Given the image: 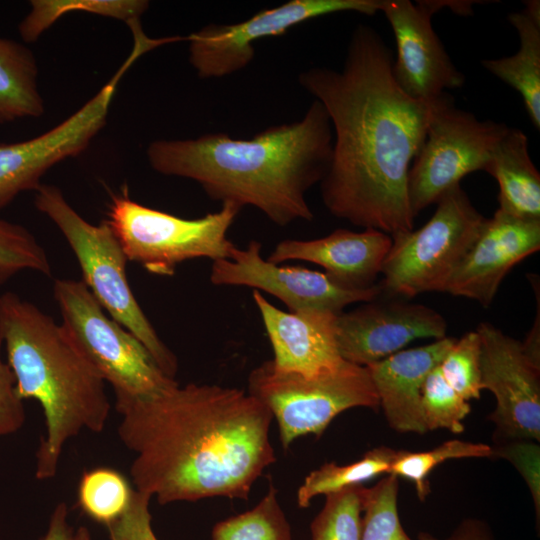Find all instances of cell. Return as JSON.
I'll use <instances>...</instances> for the list:
<instances>
[{
    "instance_id": "cell-38",
    "label": "cell",
    "mask_w": 540,
    "mask_h": 540,
    "mask_svg": "<svg viewBox=\"0 0 540 540\" xmlns=\"http://www.w3.org/2000/svg\"><path fill=\"white\" fill-rule=\"evenodd\" d=\"M447 540H492L485 528L480 522L465 521Z\"/></svg>"
},
{
    "instance_id": "cell-4",
    "label": "cell",
    "mask_w": 540,
    "mask_h": 540,
    "mask_svg": "<svg viewBox=\"0 0 540 540\" xmlns=\"http://www.w3.org/2000/svg\"><path fill=\"white\" fill-rule=\"evenodd\" d=\"M0 339L22 399L42 407L46 435L36 452L35 476H55L64 444L86 429L102 432L111 404L105 381L61 325L13 292L0 295Z\"/></svg>"
},
{
    "instance_id": "cell-22",
    "label": "cell",
    "mask_w": 540,
    "mask_h": 540,
    "mask_svg": "<svg viewBox=\"0 0 540 540\" xmlns=\"http://www.w3.org/2000/svg\"><path fill=\"white\" fill-rule=\"evenodd\" d=\"M519 37L518 51L509 57L482 60L492 75L514 88L522 97L527 114L540 129V2L526 1L521 11L508 15Z\"/></svg>"
},
{
    "instance_id": "cell-13",
    "label": "cell",
    "mask_w": 540,
    "mask_h": 540,
    "mask_svg": "<svg viewBox=\"0 0 540 540\" xmlns=\"http://www.w3.org/2000/svg\"><path fill=\"white\" fill-rule=\"evenodd\" d=\"M261 248L256 240H251L245 249L234 246L229 259L213 261L211 283L269 293L282 301L289 312L317 310L340 314L348 305L370 302L383 294L380 284L350 289L319 271L274 264L261 256Z\"/></svg>"
},
{
    "instance_id": "cell-3",
    "label": "cell",
    "mask_w": 540,
    "mask_h": 540,
    "mask_svg": "<svg viewBox=\"0 0 540 540\" xmlns=\"http://www.w3.org/2000/svg\"><path fill=\"white\" fill-rule=\"evenodd\" d=\"M333 147L329 116L317 100L304 117L269 127L251 139L209 133L194 139H160L147 148L150 166L188 178L213 200L252 206L279 226L311 221L308 190L326 175Z\"/></svg>"
},
{
    "instance_id": "cell-14",
    "label": "cell",
    "mask_w": 540,
    "mask_h": 540,
    "mask_svg": "<svg viewBox=\"0 0 540 540\" xmlns=\"http://www.w3.org/2000/svg\"><path fill=\"white\" fill-rule=\"evenodd\" d=\"M476 332L481 345V387L496 399L489 419L505 439H540V365L522 342L485 322Z\"/></svg>"
},
{
    "instance_id": "cell-18",
    "label": "cell",
    "mask_w": 540,
    "mask_h": 540,
    "mask_svg": "<svg viewBox=\"0 0 540 540\" xmlns=\"http://www.w3.org/2000/svg\"><path fill=\"white\" fill-rule=\"evenodd\" d=\"M252 297L273 348L274 368L311 377L332 371L345 361L336 343L338 314L317 310L285 312L257 290Z\"/></svg>"
},
{
    "instance_id": "cell-7",
    "label": "cell",
    "mask_w": 540,
    "mask_h": 540,
    "mask_svg": "<svg viewBox=\"0 0 540 540\" xmlns=\"http://www.w3.org/2000/svg\"><path fill=\"white\" fill-rule=\"evenodd\" d=\"M436 204L433 216L421 228L391 237L380 283L389 297L444 292L486 219L460 184L444 193Z\"/></svg>"
},
{
    "instance_id": "cell-29",
    "label": "cell",
    "mask_w": 540,
    "mask_h": 540,
    "mask_svg": "<svg viewBox=\"0 0 540 540\" xmlns=\"http://www.w3.org/2000/svg\"><path fill=\"white\" fill-rule=\"evenodd\" d=\"M366 488L354 485L329 493L311 523L312 540H361Z\"/></svg>"
},
{
    "instance_id": "cell-1",
    "label": "cell",
    "mask_w": 540,
    "mask_h": 540,
    "mask_svg": "<svg viewBox=\"0 0 540 540\" xmlns=\"http://www.w3.org/2000/svg\"><path fill=\"white\" fill-rule=\"evenodd\" d=\"M389 47L371 26L358 25L342 70L314 67L300 85L326 110L334 140L321 181L328 211L391 237L414 228L408 172L432 119L434 102L407 95L396 83Z\"/></svg>"
},
{
    "instance_id": "cell-23",
    "label": "cell",
    "mask_w": 540,
    "mask_h": 540,
    "mask_svg": "<svg viewBox=\"0 0 540 540\" xmlns=\"http://www.w3.org/2000/svg\"><path fill=\"white\" fill-rule=\"evenodd\" d=\"M44 111L35 56L25 45L0 37V124Z\"/></svg>"
},
{
    "instance_id": "cell-10",
    "label": "cell",
    "mask_w": 540,
    "mask_h": 540,
    "mask_svg": "<svg viewBox=\"0 0 540 540\" xmlns=\"http://www.w3.org/2000/svg\"><path fill=\"white\" fill-rule=\"evenodd\" d=\"M508 128L457 108L447 93L437 99L425 141L408 172L413 215L436 203L467 174L486 171Z\"/></svg>"
},
{
    "instance_id": "cell-37",
    "label": "cell",
    "mask_w": 540,
    "mask_h": 540,
    "mask_svg": "<svg viewBox=\"0 0 540 540\" xmlns=\"http://www.w3.org/2000/svg\"><path fill=\"white\" fill-rule=\"evenodd\" d=\"M73 530L68 524V508L64 502L54 508L48 529L40 540H71Z\"/></svg>"
},
{
    "instance_id": "cell-39",
    "label": "cell",
    "mask_w": 540,
    "mask_h": 540,
    "mask_svg": "<svg viewBox=\"0 0 540 540\" xmlns=\"http://www.w3.org/2000/svg\"><path fill=\"white\" fill-rule=\"evenodd\" d=\"M71 540H93V539L88 529L84 526H81L75 532H73Z\"/></svg>"
},
{
    "instance_id": "cell-21",
    "label": "cell",
    "mask_w": 540,
    "mask_h": 540,
    "mask_svg": "<svg viewBox=\"0 0 540 540\" xmlns=\"http://www.w3.org/2000/svg\"><path fill=\"white\" fill-rule=\"evenodd\" d=\"M485 172L498 182V209L521 219L540 220V174L522 130L508 128Z\"/></svg>"
},
{
    "instance_id": "cell-32",
    "label": "cell",
    "mask_w": 540,
    "mask_h": 540,
    "mask_svg": "<svg viewBox=\"0 0 540 540\" xmlns=\"http://www.w3.org/2000/svg\"><path fill=\"white\" fill-rule=\"evenodd\" d=\"M26 269L49 276L45 250L25 227L0 219V286Z\"/></svg>"
},
{
    "instance_id": "cell-9",
    "label": "cell",
    "mask_w": 540,
    "mask_h": 540,
    "mask_svg": "<svg viewBox=\"0 0 540 540\" xmlns=\"http://www.w3.org/2000/svg\"><path fill=\"white\" fill-rule=\"evenodd\" d=\"M53 293L67 336L115 396L150 395L176 383L134 335L105 314L82 281L57 279Z\"/></svg>"
},
{
    "instance_id": "cell-27",
    "label": "cell",
    "mask_w": 540,
    "mask_h": 540,
    "mask_svg": "<svg viewBox=\"0 0 540 540\" xmlns=\"http://www.w3.org/2000/svg\"><path fill=\"white\" fill-rule=\"evenodd\" d=\"M213 540H292L290 526L272 483L263 499L251 510L218 522Z\"/></svg>"
},
{
    "instance_id": "cell-35",
    "label": "cell",
    "mask_w": 540,
    "mask_h": 540,
    "mask_svg": "<svg viewBox=\"0 0 540 540\" xmlns=\"http://www.w3.org/2000/svg\"><path fill=\"white\" fill-rule=\"evenodd\" d=\"M0 339V437L17 432L25 422L23 400L16 392V378L1 358Z\"/></svg>"
},
{
    "instance_id": "cell-12",
    "label": "cell",
    "mask_w": 540,
    "mask_h": 540,
    "mask_svg": "<svg viewBox=\"0 0 540 540\" xmlns=\"http://www.w3.org/2000/svg\"><path fill=\"white\" fill-rule=\"evenodd\" d=\"M142 51L133 47L110 80L80 109L28 140L0 144V210L21 192L36 190L57 163L81 154L105 126L117 85Z\"/></svg>"
},
{
    "instance_id": "cell-2",
    "label": "cell",
    "mask_w": 540,
    "mask_h": 540,
    "mask_svg": "<svg viewBox=\"0 0 540 540\" xmlns=\"http://www.w3.org/2000/svg\"><path fill=\"white\" fill-rule=\"evenodd\" d=\"M118 436L135 454L133 486L164 505L209 497L247 499L275 462L273 419L237 388L176 382L145 396H115Z\"/></svg>"
},
{
    "instance_id": "cell-34",
    "label": "cell",
    "mask_w": 540,
    "mask_h": 540,
    "mask_svg": "<svg viewBox=\"0 0 540 540\" xmlns=\"http://www.w3.org/2000/svg\"><path fill=\"white\" fill-rule=\"evenodd\" d=\"M150 499L149 495L137 490L128 512L106 527L110 540H158L151 528Z\"/></svg>"
},
{
    "instance_id": "cell-28",
    "label": "cell",
    "mask_w": 540,
    "mask_h": 540,
    "mask_svg": "<svg viewBox=\"0 0 540 540\" xmlns=\"http://www.w3.org/2000/svg\"><path fill=\"white\" fill-rule=\"evenodd\" d=\"M492 455L493 448L487 444L449 440L429 451H399L388 474L413 482L419 499L424 501L429 493L428 475L436 466L450 459L486 458Z\"/></svg>"
},
{
    "instance_id": "cell-15",
    "label": "cell",
    "mask_w": 540,
    "mask_h": 540,
    "mask_svg": "<svg viewBox=\"0 0 540 540\" xmlns=\"http://www.w3.org/2000/svg\"><path fill=\"white\" fill-rule=\"evenodd\" d=\"M442 7L443 1L381 0L380 11L396 40L393 77L407 95L428 103L465 83L432 26Z\"/></svg>"
},
{
    "instance_id": "cell-36",
    "label": "cell",
    "mask_w": 540,
    "mask_h": 540,
    "mask_svg": "<svg viewBox=\"0 0 540 540\" xmlns=\"http://www.w3.org/2000/svg\"><path fill=\"white\" fill-rule=\"evenodd\" d=\"M495 453L510 460L522 473L530 487L539 514V447L526 440H514L510 445L499 448L493 455Z\"/></svg>"
},
{
    "instance_id": "cell-20",
    "label": "cell",
    "mask_w": 540,
    "mask_h": 540,
    "mask_svg": "<svg viewBox=\"0 0 540 540\" xmlns=\"http://www.w3.org/2000/svg\"><path fill=\"white\" fill-rule=\"evenodd\" d=\"M454 342V338L446 336L367 366L386 420L395 431L428 432L422 388L427 375L441 363Z\"/></svg>"
},
{
    "instance_id": "cell-33",
    "label": "cell",
    "mask_w": 540,
    "mask_h": 540,
    "mask_svg": "<svg viewBox=\"0 0 540 540\" xmlns=\"http://www.w3.org/2000/svg\"><path fill=\"white\" fill-rule=\"evenodd\" d=\"M481 345L476 331L455 340L439 367L449 383L466 401L481 396Z\"/></svg>"
},
{
    "instance_id": "cell-8",
    "label": "cell",
    "mask_w": 540,
    "mask_h": 540,
    "mask_svg": "<svg viewBox=\"0 0 540 540\" xmlns=\"http://www.w3.org/2000/svg\"><path fill=\"white\" fill-rule=\"evenodd\" d=\"M248 393L276 419L284 448L299 436L321 435L347 409L380 407L368 368L347 361L332 371L307 377L279 371L268 360L250 373Z\"/></svg>"
},
{
    "instance_id": "cell-26",
    "label": "cell",
    "mask_w": 540,
    "mask_h": 540,
    "mask_svg": "<svg viewBox=\"0 0 540 540\" xmlns=\"http://www.w3.org/2000/svg\"><path fill=\"white\" fill-rule=\"evenodd\" d=\"M399 451L381 446L366 452L353 463L339 466L333 462L325 463L310 472L297 492V503L301 508L308 507L318 495H327L354 485H362L383 473H389L391 464Z\"/></svg>"
},
{
    "instance_id": "cell-24",
    "label": "cell",
    "mask_w": 540,
    "mask_h": 540,
    "mask_svg": "<svg viewBox=\"0 0 540 540\" xmlns=\"http://www.w3.org/2000/svg\"><path fill=\"white\" fill-rule=\"evenodd\" d=\"M31 9L19 24L25 42L36 41L58 19L72 11H83L126 22L140 20L149 8L145 0H32Z\"/></svg>"
},
{
    "instance_id": "cell-16",
    "label": "cell",
    "mask_w": 540,
    "mask_h": 540,
    "mask_svg": "<svg viewBox=\"0 0 540 540\" xmlns=\"http://www.w3.org/2000/svg\"><path fill=\"white\" fill-rule=\"evenodd\" d=\"M447 322L436 310L403 300L377 298L336 317L338 351L347 362L367 367L420 338L446 337Z\"/></svg>"
},
{
    "instance_id": "cell-31",
    "label": "cell",
    "mask_w": 540,
    "mask_h": 540,
    "mask_svg": "<svg viewBox=\"0 0 540 540\" xmlns=\"http://www.w3.org/2000/svg\"><path fill=\"white\" fill-rule=\"evenodd\" d=\"M439 365L427 375L422 388L424 422L428 431L442 428L459 434L464 431L462 420L469 414L470 404L449 385Z\"/></svg>"
},
{
    "instance_id": "cell-11",
    "label": "cell",
    "mask_w": 540,
    "mask_h": 540,
    "mask_svg": "<svg viewBox=\"0 0 540 540\" xmlns=\"http://www.w3.org/2000/svg\"><path fill=\"white\" fill-rule=\"evenodd\" d=\"M381 0H291L262 10L236 24H210L186 37L189 62L199 78H219L238 72L253 60L254 43L284 34L310 19L353 11L374 15Z\"/></svg>"
},
{
    "instance_id": "cell-40",
    "label": "cell",
    "mask_w": 540,
    "mask_h": 540,
    "mask_svg": "<svg viewBox=\"0 0 540 540\" xmlns=\"http://www.w3.org/2000/svg\"><path fill=\"white\" fill-rule=\"evenodd\" d=\"M420 540H435L433 537L423 534L419 537Z\"/></svg>"
},
{
    "instance_id": "cell-30",
    "label": "cell",
    "mask_w": 540,
    "mask_h": 540,
    "mask_svg": "<svg viewBox=\"0 0 540 540\" xmlns=\"http://www.w3.org/2000/svg\"><path fill=\"white\" fill-rule=\"evenodd\" d=\"M398 477L392 474L366 488L361 540H412L398 515Z\"/></svg>"
},
{
    "instance_id": "cell-25",
    "label": "cell",
    "mask_w": 540,
    "mask_h": 540,
    "mask_svg": "<svg viewBox=\"0 0 540 540\" xmlns=\"http://www.w3.org/2000/svg\"><path fill=\"white\" fill-rule=\"evenodd\" d=\"M136 489L119 471L98 467L83 472L77 488V505L89 518L105 527L130 509Z\"/></svg>"
},
{
    "instance_id": "cell-17",
    "label": "cell",
    "mask_w": 540,
    "mask_h": 540,
    "mask_svg": "<svg viewBox=\"0 0 540 540\" xmlns=\"http://www.w3.org/2000/svg\"><path fill=\"white\" fill-rule=\"evenodd\" d=\"M540 249V220L497 209L483 226L446 284L445 293L488 307L508 272Z\"/></svg>"
},
{
    "instance_id": "cell-19",
    "label": "cell",
    "mask_w": 540,
    "mask_h": 540,
    "mask_svg": "<svg viewBox=\"0 0 540 540\" xmlns=\"http://www.w3.org/2000/svg\"><path fill=\"white\" fill-rule=\"evenodd\" d=\"M391 246V236L379 230L355 232L340 228L317 239L283 240L267 260L274 264L289 260L311 262L324 268V273L336 283L350 289H365L376 284Z\"/></svg>"
},
{
    "instance_id": "cell-5",
    "label": "cell",
    "mask_w": 540,
    "mask_h": 540,
    "mask_svg": "<svg viewBox=\"0 0 540 540\" xmlns=\"http://www.w3.org/2000/svg\"><path fill=\"white\" fill-rule=\"evenodd\" d=\"M35 191V207L67 240L80 265L81 281L110 317L145 346L163 373L174 379L177 359L159 338L130 288L128 259L111 226L106 220L99 225L86 221L54 185L41 184Z\"/></svg>"
},
{
    "instance_id": "cell-6",
    "label": "cell",
    "mask_w": 540,
    "mask_h": 540,
    "mask_svg": "<svg viewBox=\"0 0 540 540\" xmlns=\"http://www.w3.org/2000/svg\"><path fill=\"white\" fill-rule=\"evenodd\" d=\"M241 209L225 202L219 211L184 219L132 200L125 187L112 197L106 221L128 261L152 274L172 276L178 264L190 259H229L235 245L227 232Z\"/></svg>"
}]
</instances>
